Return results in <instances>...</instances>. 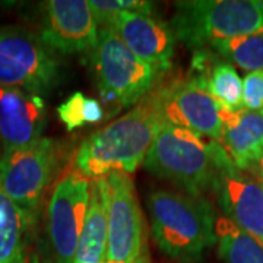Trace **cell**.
I'll return each mask as SVG.
<instances>
[{"label": "cell", "mask_w": 263, "mask_h": 263, "mask_svg": "<svg viewBox=\"0 0 263 263\" xmlns=\"http://www.w3.org/2000/svg\"><path fill=\"white\" fill-rule=\"evenodd\" d=\"M135 263H151V257H149V253H148V247L145 246V249L142 250L141 256L138 257V260Z\"/></svg>", "instance_id": "26"}, {"label": "cell", "mask_w": 263, "mask_h": 263, "mask_svg": "<svg viewBox=\"0 0 263 263\" xmlns=\"http://www.w3.org/2000/svg\"><path fill=\"white\" fill-rule=\"evenodd\" d=\"M215 238L226 263H263V246L226 216H216Z\"/></svg>", "instance_id": "18"}, {"label": "cell", "mask_w": 263, "mask_h": 263, "mask_svg": "<svg viewBox=\"0 0 263 263\" xmlns=\"http://www.w3.org/2000/svg\"><path fill=\"white\" fill-rule=\"evenodd\" d=\"M161 124L151 91L130 111L82 142L75 155V170L89 180L117 171L130 176L143 164Z\"/></svg>", "instance_id": "1"}, {"label": "cell", "mask_w": 263, "mask_h": 263, "mask_svg": "<svg viewBox=\"0 0 263 263\" xmlns=\"http://www.w3.org/2000/svg\"><path fill=\"white\" fill-rule=\"evenodd\" d=\"M88 3L97 19V24L101 27H107L117 15L124 12L145 15H151L152 12V3L141 0H91Z\"/></svg>", "instance_id": "22"}, {"label": "cell", "mask_w": 263, "mask_h": 263, "mask_svg": "<svg viewBox=\"0 0 263 263\" xmlns=\"http://www.w3.org/2000/svg\"><path fill=\"white\" fill-rule=\"evenodd\" d=\"M47 111L40 94L0 86V142L3 151L19 149L43 138Z\"/></svg>", "instance_id": "14"}, {"label": "cell", "mask_w": 263, "mask_h": 263, "mask_svg": "<svg viewBox=\"0 0 263 263\" xmlns=\"http://www.w3.org/2000/svg\"><path fill=\"white\" fill-rule=\"evenodd\" d=\"M221 145L237 168L247 171L263 155V113L226 110Z\"/></svg>", "instance_id": "16"}, {"label": "cell", "mask_w": 263, "mask_h": 263, "mask_svg": "<svg viewBox=\"0 0 263 263\" xmlns=\"http://www.w3.org/2000/svg\"><path fill=\"white\" fill-rule=\"evenodd\" d=\"M141 60L157 72H167L174 57L176 35L165 21L145 13L124 12L107 25Z\"/></svg>", "instance_id": "13"}, {"label": "cell", "mask_w": 263, "mask_h": 263, "mask_svg": "<svg viewBox=\"0 0 263 263\" xmlns=\"http://www.w3.org/2000/svg\"><path fill=\"white\" fill-rule=\"evenodd\" d=\"M91 180L67 171L53 187L47 208V230L56 263H72L89 206Z\"/></svg>", "instance_id": "10"}, {"label": "cell", "mask_w": 263, "mask_h": 263, "mask_svg": "<svg viewBox=\"0 0 263 263\" xmlns=\"http://www.w3.org/2000/svg\"><path fill=\"white\" fill-rule=\"evenodd\" d=\"M62 149L54 139L41 138L25 148L0 154V184L28 224L35 219L38 206L60 168Z\"/></svg>", "instance_id": "6"}, {"label": "cell", "mask_w": 263, "mask_h": 263, "mask_svg": "<svg viewBox=\"0 0 263 263\" xmlns=\"http://www.w3.org/2000/svg\"><path fill=\"white\" fill-rule=\"evenodd\" d=\"M98 24L86 0H50L46 3L41 40L66 54L92 53L98 43Z\"/></svg>", "instance_id": "12"}, {"label": "cell", "mask_w": 263, "mask_h": 263, "mask_svg": "<svg viewBox=\"0 0 263 263\" xmlns=\"http://www.w3.org/2000/svg\"><path fill=\"white\" fill-rule=\"evenodd\" d=\"M60 78V63L41 37L0 27V86L41 94Z\"/></svg>", "instance_id": "7"}, {"label": "cell", "mask_w": 263, "mask_h": 263, "mask_svg": "<svg viewBox=\"0 0 263 263\" xmlns=\"http://www.w3.org/2000/svg\"><path fill=\"white\" fill-rule=\"evenodd\" d=\"M103 181L107 215V263H135L145 249V222L133 180L111 173Z\"/></svg>", "instance_id": "8"}, {"label": "cell", "mask_w": 263, "mask_h": 263, "mask_svg": "<svg viewBox=\"0 0 263 263\" xmlns=\"http://www.w3.org/2000/svg\"><path fill=\"white\" fill-rule=\"evenodd\" d=\"M187 78L205 88L227 110L243 108V81L235 67L209 48L196 50Z\"/></svg>", "instance_id": "15"}, {"label": "cell", "mask_w": 263, "mask_h": 263, "mask_svg": "<svg viewBox=\"0 0 263 263\" xmlns=\"http://www.w3.org/2000/svg\"><path fill=\"white\" fill-rule=\"evenodd\" d=\"M226 157L227 151L219 142L162 122L143 167L184 193L202 196L212 189L218 167Z\"/></svg>", "instance_id": "3"}, {"label": "cell", "mask_w": 263, "mask_h": 263, "mask_svg": "<svg viewBox=\"0 0 263 263\" xmlns=\"http://www.w3.org/2000/svg\"><path fill=\"white\" fill-rule=\"evenodd\" d=\"M243 108L263 111V70L246 75L243 81Z\"/></svg>", "instance_id": "23"}, {"label": "cell", "mask_w": 263, "mask_h": 263, "mask_svg": "<svg viewBox=\"0 0 263 263\" xmlns=\"http://www.w3.org/2000/svg\"><path fill=\"white\" fill-rule=\"evenodd\" d=\"M224 216L263 246V186L237 168L228 154L221 161L212 189Z\"/></svg>", "instance_id": "11"}, {"label": "cell", "mask_w": 263, "mask_h": 263, "mask_svg": "<svg viewBox=\"0 0 263 263\" xmlns=\"http://www.w3.org/2000/svg\"><path fill=\"white\" fill-rule=\"evenodd\" d=\"M57 116L67 132H73L85 124L103 122L104 108L100 101L85 97L82 92H75L59 105Z\"/></svg>", "instance_id": "21"}, {"label": "cell", "mask_w": 263, "mask_h": 263, "mask_svg": "<svg viewBox=\"0 0 263 263\" xmlns=\"http://www.w3.org/2000/svg\"><path fill=\"white\" fill-rule=\"evenodd\" d=\"M72 263H107V215L101 179L91 180L89 206Z\"/></svg>", "instance_id": "17"}, {"label": "cell", "mask_w": 263, "mask_h": 263, "mask_svg": "<svg viewBox=\"0 0 263 263\" xmlns=\"http://www.w3.org/2000/svg\"><path fill=\"white\" fill-rule=\"evenodd\" d=\"M148 209L151 234L171 259L195 262L215 245L216 215L202 196L155 190L148 197Z\"/></svg>", "instance_id": "2"}, {"label": "cell", "mask_w": 263, "mask_h": 263, "mask_svg": "<svg viewBox=\"0 0 263 263\" xmlns=\"http://www.w3.org/2000/svg\"><path fill=\"white\" fill-rule=\"evenodd\" d=\"M247 173H249V174H252L254 179L257 180V181H259V183L263 186V155L259 158V160L256 161V162H254L250 168L247 170Z\"/></svg>", "instance_id": "24"}, {"label": "cell", "mask_w": 263, "mask_h": 263, "mask_svg": "<svg viewBox=\"0 0 263 263\" xmlns=\"http://www.w3.org/2000/svg\"><path fill=\"white\" fill-rule=\"evenodd\" d=\"M28 222L0 184V263H13L24 252Z\"/></svg>", "instance_id": "19"}, {"label": "cell", "mask_w": 263, "mask_h": 263, "mask_svg": "<svg viewBox=\"0 0 263 263\" xmlns=\"http://www.w3.org/2000/svg\"><path fill=\"white\" fill-rule=\"evenodd\" d=\"M92 66L103 103L116 108L136 105L155 88L161 75L132 53L108 27L98 29Z\"/></svg>", "instance_id": "5"}, {"label": "cell", "mask_w": 263, "mask_h": 263, "mask_svg": "<svg viewBox=\"0 0 263 263\" xmlns=\"http://www.w3.org/2000/svg\"><path fill=\"white\" fill-rule=\"evenodd\" d=\"M262 113H263V111H262Z\"/></svg>", "instance_id": "27"}, {"label": "cell", "mask_w": 263, "mask_h": 263, "mask_svg": "<svg viewBox=\"0 0 263 263\" xmlns=\"http://www.w3.org/2000/svg\"><path fill=\"white\" fill-rule=\"evenodd\" d=\"M13 263H40L38 260V256L35 253H27V252H22L21 256L15 260Z\"/></svg>", "instance_id": "25"}, {"label": "cell", "mask_w": 263, "mask_h": 263, "mask_svg": "<svg viewBox=\"0 0 263 263\" xmlns=\"http://www.w3.org/2000/svg\"><path fill=\"white\" fill-rule=\"evenodd\" d=\"M152 94L162 122L221 143L227 108L205 88L186 78L154 88Z\"/></svg>", "instance_id": "9"}, {"label": "cell", "mask_w": 263, "mask_h": 263, "mask_svg": "<svg viewBox=\"0 0 263 263\" xmlns=\"http://www.w3.org/2000/svg\"><path fill=\"white\" fill-rule=\"evenodd\" d=\"M209 50L216 56L250 72L263 70V29L241 37L214 43Z\"/></svg>", "instance_id": "20"}, {"label": "cell", "mask_w": 263, "mask_h": 263, "mask_svg": "<svg viewBox=\"0 0 263 263\" xmlns=\"http://www.w3.org/2000/svg\"><path fill=\"white\" fill-rule=\"evenodd\" d=\"M174 35L192 50L209 48L263 29V0H183L171 19Z\"/></svg>", "instance_id": "4"}]
</instances>
